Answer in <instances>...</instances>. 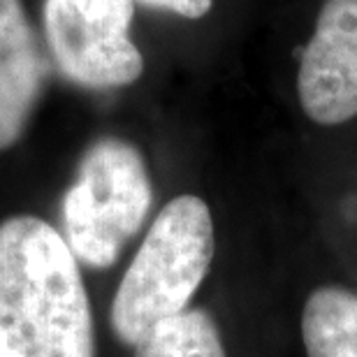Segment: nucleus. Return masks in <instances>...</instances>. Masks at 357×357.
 <instances>
[{"instance_id": "1", "label": "nucleus", "mask_w": 357, "mask_h": 357, "mask_svg": "<svg viewBox=\"0 0 357 357\" xmlns=\"http://www.w3.org/2000/svg\"><path fill=\"white\" fill-rule=\"evenodd\" d=\"M0 357H96L79 260L31 213L0 223Z\"/></svg>"}, {"instance_id": "6", "label": "nucleus", "mask_w": 357, "mask_h": 357, "mask_svg": "<svg viewBox=\"0 0 357 357\" xmlns=\"http://www.w3.org/2000/svg\"><path fill=\"white\" fill-rule=\"evenodd\" d=\"M47 82V59L21 0H0V151L24 137Z\"/></svg>"}, {"instance_id": "7", "label": "nucleus", "mask_w": 357, "mask_h": 357, "mask_svg": "<svg viewBox=\"0 0 357 357\" xmlns=\"http://www.w3.org/2000/svg\"><path fill=\"white\" fill-rule=\"evenodd\" d=\"M302 337L309 357H357V295L325 285L304 304Z\"/></svg>"}, {"instance_id": "3", "label": "nucleus", "mask_w": 357, "mask_h": 357, "mask_svg": "<svg viewBox=\"0 0 357 357\" xmlns=\"http://www.w3.org/2000/svg\"><path fill=\"white\" fill-rule=\"evenodd\" d=\"M151 202L139 149L121 137H100L84 151L63 197V237L79 262L107 269L144 225Z\"/></svg>"}, {"instance_id": "5", "label": "nucleus", "mask_w": 357, "mask_h": 357, "mask_svg": "<svg viewBox=\"0 0 357 357\" xmlns=\"http://www.w3.org/2000/svg\"><path fill=\"white\" fill-rule=\"evenodd\" d=\"M297 93L320 126L357 116V0H325L299 59Z\"/></svg>"}, {"instance_id": "9", "label": "nucleus", "mask_w": 357, "mask_h": 357, "mask_svg": "<svg viewBox=\"0 0 357 357\" xmlns=\"http://www.w3.org/2000/svg\"><path fill=\"white\" fill-rule=\"evenodd\" d=\"M137 3L178 14L183 19H202L204 14H209L213 0H137Z\"/></svg>"}, {"instance_id": "4", "label": "nucleus", "mask_w": 357, "mask_h": 357, "mask_svg": "<svg viewBox=\"0 0 357 357\" xmlns=\"http://www.w3.org/2000/svg\"><path fill=\"white\" fill-rule=\"evenodd\" d=\"M135 0H45L42 24L52 63L84 89H119L144 73L130 40Z\"/></svg>"}, {"instance_id": "8", "label": "nucleus", "mask_w": 357, "mask_h": 357, "mask_svg": "<svg viewBox=\"0 0 357 357\" xmlns=\"http://www.w3.org/2000/svg\"><path fill=\"white\" fill-rule=\"evenodd\" d=\"M135 357H227L218 327L204 309L162 320L135 346Z\"/></svg>"}, {"instance_id": "2", "label": "nucleus", "mask_w": 357, "mask_h": 357, "mask_svg": "<svg viewBox=\"0 0 357 357\" xmlns=\"http://www.w3.org/2000/svg\"><path fill=\"white\" fill-rule=\"evenodd\" d=\"M213 260V220L204 199L178 195L149 227L112 302V330L137 346L155 325L188 311Z\"/></svg>"}]
</instances>
